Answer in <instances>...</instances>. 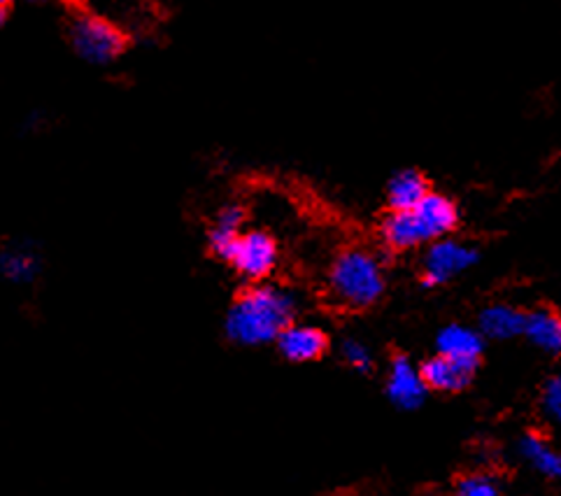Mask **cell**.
<instances>
[{
	"instance_id": "obj_6",
	"label": "cell",
	"mask_w": 561,
	"mask_h": 496,
	"mask_svg": "<svg viewBox=\"0 0 561 496\" xmlns=\"http://www.w3.org/2000/svg\"><path fill=\"white\" fill-rule=\"evenodd\" d=\"M277 243L275 238L266 231H248L240 233L224 262H229L233 270L245 280H264L277 266Z\"/></svg>"
},
{
	"instance_id": "obj_5",
	"label": "cell",
	"mask_w": 561,
	"mask_h": 496,
	"mask_svg": "<svg viewBox=\"0 0 561 496\" xmlns=\"http://www.w3.org/2000/svg\"><path fill=\"white\" fill-rule=\"evenodd\" d=\"M480 262V252L455 238H443L426 245L422 254V282L424 287H440L455 280L457 275L471 270Z\"/></svg>"
},
{
	"instance_id": "obj_9",
	"label": "cell",
	"mask_w": 561,
	"mask_h": 496,
	"mask_svg": "<svg viewBox=\"0 0 561 496\" xmlns=\"http://www.w3.org/2000/svg\"><path fill=\"white\" fill-rule=\"evenodd\" d=\"M476 366H466L459 361H453L447 357H432L420 366V376L426 384V390L443 392V394H457L466 388H471L476 378Z\"/></svg>"
},
{
	"instance_id": "obj_18",
	"label": "cell",
	"mask_w": 561,
	"mask_h": 496,
	"mask_svg": "<svg viewBox=\"0 0 561 496\" xmlns=\"http://www.w3.org/2000/svg\"><path fill=\"white\" fill-rule=\"evenodd\" d=\"M341 357L343 361L357 373H368L373 369V353L366 343L359 338H345L341 343Z\"/></svg>"
},
{
	"instance_id": "obj_20",
	"label": "cell",
	"mask_w": 561,
	"mask_h": 496,
	"mask_svg": "<svg viewBox=\"0 0 561 496\" xmlns=\"http://www.w3.org/2000/svg\"><path fill=\"white\" fill-rule=\"evenodd\" d=\"M8 22V3H0V28Z\"/></svg>"
},
{
	"instance_id": "obj_12",
	"label": "cell",
	"mask_w": 561,
	"mask_h": 496,
	"mask_svg": "<svg viewBox=\"0 0 561 496\" xmlns=\"http://www.w3.org/2000/svg\"><path fill=\"white\" fill-rule=\"evenodd\" d=\"M517 454L531 471L540 473L550 481H557L561 475V454L552 448L546 436L529 431L517 440Z\"/></svg>"
},
{
	"instance_id": "obj_11",
	"label": "cell",
	"mask_w": 561,
	"mask_h": 496,
	"mask_svg": "<svg viewBox=\"0 0 561 496\" xmlns=\"http://www.w3.org/2000/svg\"><path fill=\"white\" fill-rule=\"evenodd\" d=\"M43 270V254L31 241H14L0 247V275L12 285H31Z\"/></svg>"
},
{
	"instance_id": "obj_8",
	"label": "cell",
	"mask_w": 561,
	"mask_h": 496,
	"mask_svg": "<svg viewBox=\"0 0 561 496\" xmlns=\"http://www.w3.org/2000/svg\"><path fill=\"white\" fill-rule=\"evenodd\" d=\"M275 343L279 355L291 364L317 361L329 350V336L312 324H289Z\"/></svg>"
},
{
	"instance_id": "obj_13",
	"label": "cell",
	"mask_w": 561,
	"mask_h": 496,
	"mask_svg": "<svg viewBox=\"0 0 561 496\" xmlns=\"http://www.w3.org/2000/svg\"><path fill=\"white\" fill-rule=\"evenodd\" d=\"M525 328V312L506 305L494 303L480 312V336L492 341H511L522 336Z\"/></svg>"
},
{
	"instance_id": "obj_4",
	"label": "cell",
	"mask_w": 561,
	"mask_h": 496,
	"mask_svg": "<svg viewBox=\"0 0 561 496\" xmlns=\"http://www.w3.org/2000/svg\"><path fill=\"white\" fill-rule=\"evenodd\" d=\"M68 35L78 57L93 66L117 61L128 45L126 33L117 24L89 10H78L70 16Z\"/></svg>"
},
{
	"instance_id": "obj_2",
	"label": "cell",
	"mask_w": 561,
	"mask_h": 496,
	"mask_svg": "<svg viewBox=\"0 0 561 496\" xmlns=\"http://www.w3.org/2000/svg\"><path fill=\"white\" fill-rule=\"evenodd\" d=\"M459 227V208L445 194L428 192L413 210L389 212L380 224V238L387 250L405 252L432 245Z\"/></svg>"
},
{
	"instance_id": "obj_15",
	"label": "cell",
	"mask_w": 561,
	"mask_h": 496,
	"mask_svg": "<svg viewBox=\"0 0 561 496\" xmlns=\"http://www.w3.org/2000/svg\"><path fill=\"white\" fill-rule=\"evenodd\" d=\"M522 336H527L538 350L550 355L561 353V320L550 308L525 312V328H522Z\"/></svg>"
},
{
	"instance_id": "obj_10",
	"label": "cell",
	"mask_w": 561,
	"mask_h": 496,
	"mask_svg": "<svg viewBox=\"0 0 561 496\" xmlns=\"http://www.w3.org/2000/svg\"><path fill=\"white\" fill-rule=\"evenodd\" d=\"M436 350L440 357H447L453 361L466 364V366H480V359L484 355V338L480 331L463 326V324H447L438 331L436 336Z\"/></svg>"
},
{
	"instance_id": "obj_14",
	"label": "cell",
	"mask_w": 561,
	"mask_h": 496,
	"mask_svg": "<svg viewBox=\"0 0 561 496\" xmlns=\"http://www.w3.org/2000/svg\"><path fill=\"white\" fill-rule=\"evenodd\" d=\"M428 192L432 189H428V182L420 171L415 169L399 171L387 185V206L391 212L413 210Z\"/></svg>"
},
{
	"instance_id": "obj_3",
	"label": "cell",
	"mask_w": 561,
	"mask_h": 496,
	"mask_svg": "<svg viewBox=\"0 0 561 496\" xmlns=\"http://www.w3.org/2000/svg\"><path fill=\"white\" fill-rule=\"evenodd\" d=\"M327 289L333 305L345 310H368L376 305L387 291V275L376 254L362 247H347L335 256Z\"/></svg>"
},
{
	"instance_id": "obj_17",
	"label": "cell",
	"mask_w": 561,
	"mask_h": 496,
	"mask_svg": "<svg viewBox=\"0 0 561 496\" xmlns=\"http://www.w3.org/2000/svg\"><path fill=\"white\" fill-rule=\"evenodd\" d=\"M455 496H503V487L496 475L478 471L459 477Z\"/></svg>"
},
{
	"instance_id": "obj_7",
	"label": "cell",
	"mask_w": 561,
	"mask_h": 496,
	"mask_svg": "<svg viewBox=\"0 0 561 496\" xmlns=\"http://www.w3.org/2000/svg\"><path fill=\"white\" fill-rule=\"evenodd\" d=\"M385 392L399 411H417L424 406L428 396L426 384L420 376V366H415L413 359L405 355H397L391 359Z\"/></svg>"
},
{
	"instance_id": "obj_16",
	"label": "cell",
	"mask_w": 561,
	"mask_h": 496,
	"mask_svg": "<svg viewBox=\"0 0 561 496\" xmlns=\"http://www.w3.org/2000/svg\"><path fill=\"white\" fill-rule=\"evenodd\" d=\"M242 222H245V210H242L240 206H224L217 212V219H215V224L208 235V243H210V250L217 256H221V259L229 254V250L240 238Z\"/></svg>"
},
{
	"instance_id": "obj_19",
	"label": "cell",
	"mask_w": 561,
	"mask_h": 496,
	"mask_svg": "<svg viewBox=\"0 0 561 496\" xmlns=\"http://www.w3.org/2000/svg\"><path fill=\"white\" fill-rule=\"evenodd\" d=\"M540 408H543V415L559 425L561 419V378L554 376L543 384V392H540Z\"/></svg>"
},
{
	"instance_id": "obj_1",
	"label": "cell",
	"mask_w": 561,
	"mask_h": 496,
	"mask_svg": "<svg viewBox=\"0 0 561 496\" xmlns=\"http://www.w3.org/2000/svg\"><path fill=\"white\" fill-rule=\"evenodd\" d=\"M298 310L296 293L277 287V285H256L242 291L227 312V331L229 341L259 347L275 343L283 331L294 324Z\"/></svg>"
}]
</instances>
